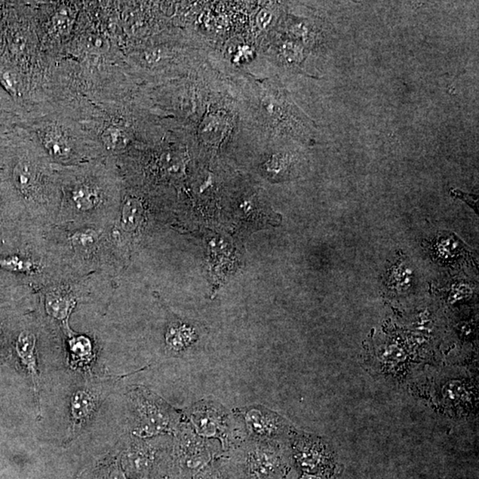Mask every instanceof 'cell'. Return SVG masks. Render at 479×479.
Returning <instances> with one entry per match:
<instances>
[{
  "instance_id": "obj_20",
  "label": "cell",
  "mask_w": 479,
  "mask_h": 479,
  "mask_svg": "<svg viewBox=\"0 0 479 479\" xmlns=\"http://www.w3.org/2000/svg\"><path fill=\"white\" fill-rule=\"evenodd\" d=\"M450 195L454 196V198H459L467 202V204L471 205L473 209L478 211V198L475 195H469L465 192L460 191L459 189H451Z\"/></svg>"
},
{
  "instance_id": "obj_3",
  "label": "cell",
  "mask_w": 479,
  "mask_h": 479,
  "mask_svg": "<svg viewBox=\"0 0 479 479\" xmlns=\"http://www.w3.org/2000/svg\"><path fill=\"white\" fill-rule=\"evenodd\" d=\"M61 187L60 214L76 221L111 217L120 198V176L115 158L95 160L75 167L56 165Z\"/></svg>"
},
{
  "instance_id": "obj_16",
  "label": "cell",
  "mask_w": 479,
  "mask_h": 479,
  "mask_svg": "<svg viewBox=\"0 0 479 479\" xmlns=\"http://www.w3.org/2000/svg\"><path fill=\"white\" fill-rule=\"evenodd\" d=\"M100 240V235L94 230L75 232L72 236L74 253L79 257H89L99 250Z\"/></svg>"
},
{
  "instance_id": "obj_17",
  "label": "cell",
  "mask_w": 479,
  "mask_h": 479,
  "mask_svg": "<svg viewBox=\"0 0 479 479\" xmlns=\"http://www.w3.org/2000/svg\"><path fill=\"white\" fill-rule=\"evenodd\" d=\"M413 281V270L406 263H398L390 270L388 284L392 290L406 292L412 287Z\"/></svg>"
},
{
  "instance_id": "obj_1",
  "label": "cell",
  "mask_w": 479,
  "mask_h": 479,
  "mask_svg": "<svg viewBox=\"0 0 479 479\" xmlns=\"http://www.w3.org/2000/svg\"><path fill=\"white\" fill-rule=\"evenodd\" d=\"M20 127L53 164L75 167L109 158L79 111L75 95L64 93L24 110Z\"/></svg>"
},
{
  "instance_id": "obj_23",
  "label": "cell",
  "mask_w": 479,
  "mask_h": 479,
  "mask_svg": "<svg viewBox=\"0 0 479 479\" xmlns=\"http://www.w3.org/2000/svg\"><path fill=\"white\" fill-rule=\"evenodd\" d=\"M0 333H1V331H0Z\"/></svg>"
},
{
  "instance_id": "obj_13",
  "label": "cell",
  "mask_w": 479,
  "mask_h": 479,
  "mask_svg": "<svg viewBox=\"0 0 479 479\" xmlns=\"http://www.w3.org/2000/svg\"><path fill=\"white\" fill-rule=\"evenodd\" d=\"M24 110L0 84V135L19 127Z\"/></svg>"
},
{
  "instance_id": "obj_7",
  "label": "cell",
  "mask_w": 479,
  "mask_h": 479,
  "mask_svg": "<svg viewBox=\"0 0 479 479\" xmlns=\"http://www.w3.org/2000/svg\"><path fill=\"white\" fill-rule=\"evenodd\" d=\"M162 438L145 439L128 435L122 442L118 454L120 465L125 474L134 479L147 477L168 448L167 443L160 441Z\"/></svg>"
},
{
  "instance_id": "obj_6",
  "label": "cell",
  "mask_w": 479,
  "mask_h": 479,
  "mask_svg": "<svg viewBox=\"0 0 479 479\" xmlns=\"http://www.w3.org/2000/svg\"><path fill=\"white\" fill-rule=\"evenodd\" d=\"M235 414L240 425H244L247 438L253 440L288 443L297 432L288 420L265 407L239 408Z\"/></svg>"
},
{
  "instance_id": "obj_18",
  "label": "cell",
  "mask_w": 479,
  "mask_h": 479,
  "mask_svg": "<svg viewBox=\"0 0 479 479\" xmlns=\"http://www.w3.org/2000/svg\"><path fill=\"white\" fill-rule=\"evenodd\" d=\"M70 351L74 363L79 368H87L93 358L90 342L82 337H73L70 342Z\"/></svg>"
},
{
  "instance_id": "obj_22",
  "label": "cell",
  "mask_w": 479,
  "mask_h": 479,
  "mask_svg": "<svg viewBox=\"0 0 479 479\" xmlns=\"http://www.w3.org/2000/svg\"><path fill=\"white\" fill-rule=\"evenodd\" d=\"M299 479H323L319 477L317 475L308 474V473H305L303 476H301Z\"/></svg>"
},
{
  "instance_id": "obj_2",
  "label": "cell",
  "mask_w": 479,
  "mask_h": 479,
  "mask_svg": "<svg viewBox=\"0 0 479 479\" xmlns=\"http://www.w3.org/2000/svg\"><path fill=\"white\" fill-rule=\"evenodd\" d=\"M4 164L9 168L12 187L39 215L50 216L59 211L61 187L56 164L20 127L9 131L6 138Z\"/></svg>"
},
{
  "instance_id": "obj_9",
  "label": "cell",
  "mask_w": 479,
  "mask_h": 479,
  "mask_svg": "<svg viewBox=\"0 0 479 479\" xmlns=\"http://www.w3.org/2000/svg\"><path fill=\"white\" fill-rule=\"evenodd\" d=\"M174 437L175 458L180 468L187 474L204 471L217 452L214 439L200 437L185 421Z\"/></svg>"
},
{
  "instance_id": "obj_11",
  "label": "cell",
  "mask_w": 479,
  "mask_h": 479,
  "mask_svg": "<svg viewBox=\"0 0 479 479\" xmlns=\"http://www.w3.org/2000/svg\"><path fill=\"white\" fill-rule=\"evenodd\" d=\"M290 443L295 460L306 473L316 475L334 468V454L324 439L297 432Z\"/></svg>"
},
{
  "instance_id": "obj_19",
  "label": "cell",
  "mask_w": 479,
  "mask_h": 479,
  "mask_svg": "<svg viewBox=\"0 0 479 479\" xmlns=\"http://www.w3.org/2000/svg\"><path fill=\"white\" fill-rule=\"evenodd\" d=\"M443 395L448 401L456 402H456L463 401V399L467 396V392L465 387L460 385V383H452L445 387Z\"/></svg>"
},
{
  "instance_id": "obj_10",
  "label": "cell",
  "mask_w": 479,
  "mask_h": 479,
  "mask_svg": "<svg viewBox=\"0 0 479 479\" xmlns=\"http://www.w3.org/2000/svg\"><path fill=\"white\" fill-rule=\"evenodd\" d=\"M104 389L100 383H85L74 391L70 401V427L67 442L79 437L103 402Z\"/></svg>"
},
{
  "instance_id": "obj_15",
  "label": "cell",
  "mask_w": 479,
  "mask_h": 479,
  "mask_svg": "<svg viewBox=\"0 0 479 479\" xmlns=\"http://www.w3.org/2000/svg\"><path fill=\"white\" fill-rule=\"evenodd\" d=\"M195 332L187 325H171L167 333L169 351L180 353L185 351L195 341Z\"/></svg>"
},
{
  "instance_id": "obj_12",
  "label": "cell",
  "mask_w": 479,
  "mask_h": 479,
  "mask_svg": "<svg viewBox=\"0 0 479 479\" xmlns=\"http://www.w3.org/2000/svg\"><path fill=\"white\" fill-rule=\"evenodd\" d=\"M17 352L21 363L32 380L34 396L39 416L41 413L40 404V376L36 350V337L32 331H21L17 341Z\"/></svg>"
},
{
  "instance_id": "obj_14",
  "label": "cell",
  "mask_w": 479,
  "mask_h": 479,
  "mask_svg": "<svg viewBox=\"0 0 479 479\" xmlns=\"http://www.w3.org/2000/svg\"><path fill=\"white\" fill-rule=\"evenodd\" d=\"M75 300L63 292H51L45 297V311L51 318L56 319L67 327L70 313L75 308Z\"/></svg>"
},
{
  "instance_id": "obj_8",
  "label": "cell",
  "mask_w": 479,
  "mask_h": 479,
  "mask_svg": "<svg viewBox=\"0 0 479 479\" xmlns=\"http://www.w3.org/2000/svg\"><path fill=\"white\" fill-rule=\"evenodd\" d=\"M187 423L200 437L220 440L222 447L233 443V419L220 405L202 401L187 411Z\"/></svg>"
},
{
  "instance_id": "obj_21",
  "label": "cell",
  "mask_w": 479,
  "mask_h": 479,
  "mask_svg": "<svg viewBox=\"0 0 479 479\" xmlns=\"http://www.w3.org/2000/svg\"><path fill=\"white\" fill-rule=\"evenodd\" d=\"M272 17V14L270 13L268 10L264 9V10L260 11L259 14H257V25H259L261 29H265V28L268 26L270 23H271Z\"/></svg>"
},
{
  "instance_id": "obj_5",
  "label": "cell",
  "mask_w": 479,
  "mask_h": 479,
  "mask_svg": "<svg viewBox=\"0 0 479 479\" xmlns=\"http://www.w3.org/2000/svg\"><path fill=\"white\" fill-rule=\"evenodd\" d=\"M236 449V459L246 479H275L286 460L287 443L244 439Z\"/></svg>"
},
{
  "instance_id": "obj_4",
  "label": "cell",
  "mask_w": 479,
  "mask_h": 479,
  "mask_svg": "<svg viewBox=\"0 0 479 479\" xmlns=\"http://www.w3.org/2000/svg\"><path fill=\"white\" fill-rule=\"evenodd\" d=\"M127 398L129 435L147 439L175 436L179 432L182 416L155 392L146 387L131 386Z\"/></svg>"
}]
</instances>
